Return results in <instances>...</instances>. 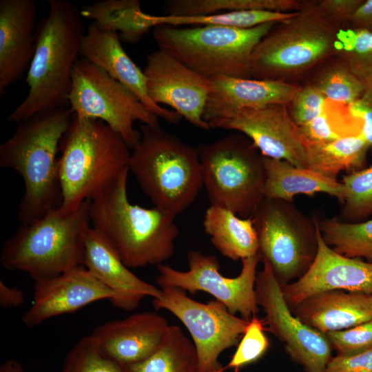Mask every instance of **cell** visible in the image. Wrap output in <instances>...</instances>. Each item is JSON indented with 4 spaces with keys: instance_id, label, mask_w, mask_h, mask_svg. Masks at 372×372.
<instances>
[{
    "instance_id": "cell-1",
    "label": "cell",
    "mask_w": 372,
    "mask_h": 372,
    "mask_svg": "<svg viewBox=\"0 0 372 372\" xmlns=\"http://www.w3.org/2000/svg\"><path fill=\"white\" fill-rule=\"evenodd\" d=\"M72 114L65 106L37 113L19 123L0 145V167L17 172L24 183L17 213L20 225L41 218L62 204L57 154Z\"/></svg>"
},
{
    "instance_id": "cell-2",
    "label": "cell",
    "mask_w": 372,
    "mask_h": 372,
    "mask_svg": "<svg viewBox=\"0 0 372 372\" xmlns=\"http://www.w3.org/2000/svg\"><path fill=\"white\" fill-rule=\"evenodd\" d=\"M129 167L90 200L91 227L128 268L159 265L174 253L178 236L176 216L154 206L132 204L127 196Z\"/></svg>"
},
{
    "instance_id": "cell-3",
    "label": "cell",
    "mask_w": 372,
    "mask_h": 372,
    "mask_svg": "<svg viewBox=\"0 0 372 372\" xmlns=\"http://www.w3.org/2000/svg\"><path fill=\"white\" fill-rule=\"evenodd\" d=\"M48 15L38 24L36 49L25 81V98L7 118L20 123L68 103L73 67L81 56L85 31L81 8L68 0H49Z\"/></svg>"
},
{
    "instance_id": "cell-4",
    "label": "cell",
    "mask_w": 372,
    "mask_h": 372,
    "mask_svg": "<svg viewBox=\"0 0 372 372\" xmlns=\"http://www.w3.org/2000/svg\"><path fill=\"white\" fill-rule=\"evenodd\" d=\"M130 150L103 121L73 114L60 143L61 209L73 210L98 195L129 167Z\"/></svg>"
},
{
    "instance_id": "cell-5",
    "label": "cell",
    "mask_w": 372,
    "mask_h": 372,
    "mask_svg": "<svg viewBox=\"0 0 372 372\" xmlns=\"http://www.w3.org/2000/svg\"><path fill=\"white\" fill-rule=\"evenodd\" d=\"M90 206L87 200L73 210L59 207L20 225L3 245L2 267L25 272L35 282L83 265L85 239L91 227Z\"/></svg>"
},
{
    "instance_id": "cell-6",
    "label": "cell",
    "mask_w": 372,
    "mask_h": 372,
    "mask_svg": "<svg viewBox=\"0 0 372 372\" xmlns=\"http://www.w3.org/2000/svg\"><path fill=\"white\" fill-rule=\"evenodd\" d=\"M140 132L129 170L154 206L176 216L193 203L203 186L198 149L159 124H142Z\"/></svg>"
},
{
    "instance_id": "cell-7",
    "label": "cell",
    "mask_w": 372,
    "mask_h": 372,
    "mask_svg": "<svg viewBox=\"0 0 372 372\" xmlns=\"http://www.w3.org/2000/svg\"><path fill=\"white\" fill-rule=\"evenodd\" d=\"M276 23L247 29L160 25L153 28V37L159 49L209 79L218 75L251 79L252 52Z\"/></svg>"
},
{
    "instance_id": "cell-8",
    "label": "cell",
    "mask_w": 372,
    "mask_h": 372,
    "mask_svg": "<svg viewBox=\"0 0 372 372\" xmlns=\"http://www.w3.org/2000/svg\"><path fill=\"white\" fill-rule=\"evenodd\" d=\"M340 28L313 3H302L291 19L276 23L251 56V79L286 81L335 53Z\"/></svg>"
},
{
    "instance_id": "cell-9",
    "label": "cell",
    "mask_w": 372,
    "mask_h": 372,
    "mask_svg": "<svg viewBox=\"0 0 372 372\" xmlns=\"http://www.w3.org/2000/svg\"><path fill=\"white\" fill-rule=\"evenodd\" d=\"M203 184L211 205L251 217L264 198V156L245 135H227L197 147Z\"/></svg>"
},
{
    "instance_id": "cell-10",
    "label": "cell",
    "mask_w": 372,
    "mask_h": 372,
    "mask_svg": "<svg viewBox=\"0 0 372 372\" xmlns=\"http://www.w3.org/2000/svg\"><path fill=\"white\" fill-rule=\"evenodd\" d=\"M261 261L270 266L281 286L299 279L318 251V218H310L293 202L265 198L251 216Z\"/></svg>"
},
{
    "instance_id": "cell-11",
    "label": "cell",
    "mask_w": 372,
    "mask_h": 372,
    "mask_svg": "<svg viewBox=\"0 0 372 372\" xmlns=\"http://www.w3.org/2000/svg\"><path fill=\"white\" fill-rule=\"evenodd\" d=\"M68 103L72 114L103 121L118 132L132 150L141 138L135 121L156 125L158 117L150 112L126 87L85 58L72 72Z\"/></svg>"
},
{
    "instance_id": "cell-12",
    "label": "cell",
    "mask_w": 372,
    "mask_h": 372,
    "mask_svg": "<svg viewBox=\"0 0 372 372\" xmlns=\"http://www.w3.org/2000/svg\"><path fill=\"white\" fill-rule=\"evenodd\" d=\"M160 289L161 296L153 299V305L171 312L187 328L196 350L198 372H224L220 355L238 344L249 320L230 313L216 300L203 303L180 289Z\"/></svg>"
},
{
    "instance_id": "cell-13",
    "label": "cell",
    "mask_w": 372,
    "mask_h": 372,
    "mask_svg": "<svg viewBox=\"0 0 372 372\" xmlns=\"http://www.w3.org/2000/svg\"><path fill=\"white\" fill-rule=\"evenodd\" d=\"M189 269L178 271L167 265L157 266L156 278L161 288L172 287L191 293L204 291L223 303L233 315L239 313L249 320L259 311L255 291L257 267L261 261L260 252L242 260V269L235 278H227L220 272L216 256L204 255L196 250L187 253Z\"/></svg>"
},
{
    "instance_id": "cell-14",
    "label": "cell",
    "mask_w": 372,
    "mask_h": 372,
    "mask_svg": "<svg viewBox=\"0 0 372 372\" xmlns=\"http://www.w3.org/2000/svg\"><path fill=\"white\" fill-rule=\"evenodd\" d=\"M262 262L255 291L257 303L265 313L266 330L283 343L287 355L304 372H324L333 358L331 342L324 333L305 324L292 313L270 266Z\"/></svg>"
},
{
    "instance_id": "cell-15",
    "label": "cell",
    "mask_w": 372,
    "mask_h": 372,
    "mask_svg": "<svg viewBox=\"0 0 372 372\" xmlns=\"http://www.w3.org/2000/svg\"><path fill=\"white\" fill-rule=\"evenodd\" d=\"M143 72L155 104L169 105L196 127L211 128L203 117L212 88L210 79L159 48L147 56Z\"/></svg>"
},
{
    "instance_id": "cell-16",
    "label": "cell",
    "mask_w": 372,
    "mask_h": 372,
    "mask_svg": "<svg viewBox=\"0 0 372 372\" xmlns=\"http://www.w3.org/2000/svg\"><path fill=\"white\" fill-rule=\"evenodd\" d=\"M209 126L236 130L245 135L265 157L307 168L305 138L286 105L240 110L211 123Z\"/></svg>"
},
{
    "instance_id": "cell-17",
    "label": "cell",
    "mask_w": 372,
    "mask_h": 372,
    "mask_svg": "<svg viewBox=\"0 0 372 372\" xmlns=\"http://www.w3.org/2000/svg\"><path fill=\"white\" fill-rule=\"evenodd\" d=\"M281 287L289 308L328 291L372 294V262L335 251L323 240L318 223V251L313 262L301 278Z\"/></svg>"
},
{
    "instance_id": "cell-18",
    "label": "cell",
    "mask_w": 372,
    "mask_h": 372,
    "mask_svg": "<svg viewBox=\"0 0 372 372\" xmlns=\"http://www.w3.org/2000/svg\"><path fill=\"white\" fill-rule=\"evenodd\" d=\"M114 293L83 265L56 276L34 282L31 306L21 320L36 327L56 316L70 313L101 300H111Z\"/></svg>"
},
{
    "instance_id": "cell-19",
    "label": "cell",
    "mask_w": 372,
    "mask_h": 372,
    "mask_svg": "<svg viewBox=\"0 0 372 372\" xmlns=\"http://www.w3.org/2000/svg\"><path fill=\"white\" fill-rule=\"evenodd\" d=\"M34 0L0 1V94L27 74L37 39Z\"/></svg>"
},
{
    "instance_id": "cell-20",
    "label": "cell",
    "mask_w": 372,
    "mask_h": 372,
    "mask_svg": "<svg viewBox=\"0 0 372 372\" xmlns=\"http://www.w3.org/2000/svg\"><path fill=\"white\" fill-rule=\"evenodd\" d=\"M81 57L102 68L126 87L158 118L172 124L178 123L182 118L175 111L162 107L151 100L145 75L123 48L118 33L102 29L92 21L83 39Z\"/></svg>"
},
{
    "instance_id": "cell-21",
    "label": "cell",
    "mask_w": 372,
    "mask_h": 372,
    "mask_svg": "<svg viewBox=\"0 0 372 372\" xmlns=\"http://www.w3.org/2000/svg\"><path fill=\"white\" fill-rule=\"evenodd\" d=\"M169 325L161 315L144 311L103 323L92 335L105 355L127 366L149 357L161 345Z\"/></svg>"
},
{
    "instance_id": "cell-22",
    "label": "cell",
    "mask_w": 372,
    "mask_h": 372,
    "mask_svg": "<svg viewBox=\"0 0 372 372\" xmlns=\"http://www.w3.org/2000/svg\"><path fill=\"white\" fill-rule=\"evenodd\" d=\"M209 79L212 88L203 116L209 125L243 109L260 108L270 105H289L300 88L281 81L223 75Z\"/></svg>"
},
{
    "instance_id": "cell-23",
    "label": "cell",
    "mask_w": 372,
    "mask_h": 372,
    "mask_svg": "<svg viewBox=\"0 0 372 372\" xmlns=\"http://www.w3.org/2000/svg\"><path fill=\"white\" fill-rule=\"evenodd\" d=\"M83 265L114 293L110 302L117 309L132 311L145 297L161 296V289L133 273L92 227L85 239Z\"/></svg>"
},
{
    "instance_id": "cell-24",
    "label": "cell",
    "mask_w": 372,
    "mask_h": 372,
    "mask_svg": "<svg viewBox=\"0 0 372 372\" xmlns=\"http://www.w3.org/2000/svg\"><path fill=\"white\" fill-rule=\"evenodd\" d=\"M290 309L303 323L326 334L372 320V294L328 291Z\"/></svg>"
},
{
    "instance_id": "cell-25",
    "label": "cell",
    "mask_w": 372,
    "mask_h": 372,
    "mask_svg": "<svg viewBox=\"0 0 372 372\" xmlns=\"http://www.w3.org/2000/svg\"><path fill=\"white\" fill-rule=\"evenodd\" d=\"M266 180L264 197L293 202L298 194L313 196L323 193L343 203V183L324 176L310 169L296 167L290 163L264 156Z\"/></svg>"
},
{
    "instance_id": "cell-26",
    "label": "cell",
    "mask_w": 372,
    "mask_h": 372,
    "mask_svg": "<svg viewBox=\"0 0 372 372\" xmlns=\"http://www.w3.org/2000/svg\"><path fill=\"white\" fill-rule=\"evenodd\" d=\"M203 226L211 244L225 257L242 260L259 253L258 234L251 217L241 218L211 205L206 209Z\"/></svg>"
},
{
    "instance_id": "cell-27",
    "label": "cell",
    "mask_w": 372,
    "mask_h": 372,
    "mask_svg": "<svg viewBox=\"0 0 372 372\" xmlns=\"http://www.w3.org/2000/svg\"><path fill=\"white\" fill-rule=\"evenodd\" d=\"M306 144L307 168L335 180L342 172L362 169L370 147L361 133L327 142L306 141Z\"/></svg>"
},
{
    "instance_id": "cell-28",
    "label": "cell",
    "mask_w": 372,
    "mask_h": 372,
    "mask_svg": "<svg viewBox=\"0 0 372 372\" xmlns=\"http://www.w3.org/2000/svg\"><path fill=\"white\" fill-rule=\"evenodd\" d=\"M83 17L93 20L99 27L119 34L130 43L138 42L153 28L149 14L141 10L138 0H103L81 9Z\"/></svg>"
},
{
    "instance_id": "cell-29",
    "label": "cell",
    "mask_w": 372,
    "mask_h": 372,
    "mask_svg": "<svg viewBox=\"0 0 372 372\" xmlns=\"http://www.w3.org/2000/svg\"><path fill=\"white\" fill-rule=\"evenodd\" d=\"M125 366L127 372H198L195 346L176 325H169L161 345L149 357Z\"/></svg>"
},
{
    "instance_id": "cell-30",
    "label": "cell",
    "mask_w": 372,
    "mask_h": 372,
    "mask_svg": "<svg viewBox=\"0 0 372 372\" xmlns=\"http://www.w3.org/2000/svg\"><path fill=\"white\" fill-rule=\"evenodd\" d=\"M296 13V12L240 10L194 16L149 14V20L153 28L160 25H168L174 27L220 26L247 29L266 23L282 22L293 17Z\"/></svg>"
},
{
    "instance_id": "cell-31",
    "label": "cell",
    "mask_w": 372,
    "mask_h": 372,
    "mask_svg": "<svg viewBox=\"0 0 372 372\" xmlns=\"http://www.w3.org/2000/svg\"><path fill=\"white\" fill-rule=\"evenodd\" d=\"M302 5L297 0H168L163 9L167 15L194 16L240 10L293 12Z\"/></svg>"
},
{
    "instance_id": "cell-32",
    "label": "cell",
    "mask_w": 372,
    "mask_h": 372,
    "mask_svg": "<svg viewBox=\"0 0 372 372\" xmlns=\"http://www.w3.org/2000/svg\"><path fill=\"white\" fill-rule=\"evenodd\" d=\"M324 242L337 253L353 258L372 260V219L345 223L337 218L319 220Z\"/></svg>"
},
{
    "instance_id": "cell-33",
    "label": "cell",
    "mask_w": 372,
    "mask_h": 372,
    "mask_svg": "<svg viewBox=\"0 0 372 372\" xmlns=\"http://www.w3.org/2000/svg\"><path fill=\"white\" fill-rule=\"evenodd\" d=\"M335 54L367 86L372 82V31L364 28L339 30Z\"/></svg>"
},
{
    "instance_id": "cell-34",
    "label": "cell",
    "mask_w": 372,
    "mask_h": 372,
    "mask_svg": "<svg viewBox=\"0 0 372 372\" xmlns=\"http://www.w3.org/2000/svg\"><path fill=\"white\" fill-rule=\"evenodd\" d=\"M345 197L337 218L345 223H357L372 214V165L342 177Z\"/></svg>"
},
{
    "instance_id": "cell-35",
    "label": "cell",
    "mask_w": 372,
    "mask_h": 372,
    "mask_svg": "<svg viewBox=\"0 0 372 372\" xmlns=\"http://www.w3.org/2000/svg\"><path fill=\"white\" fill-rule=\"evenodd\" d=\"M314 85L327 101L347 107L360 99L366 89V85L343 62L324 70Z\"/></svg>"
},
{
    "instance_id": "cell-36",
    "label": "cell",
    "mask_w": 372,
    "mask_h": 372,
    "mask_svg": "<svg viewBox=\"0 0 372 372\" xmlns=\"http://www.w3.org/2000/svg\"><path fill=\"white\" fill-rule=\"evenodd\" d=\"M299 127L307 142L322 143L360 134L362 123L350 114L348 108L345 111L325 108L320 115Z\"/></svg>"
},
{
    "instance_id": "cell-37",
    "label": "cell",
    "mask_w": 372,
    "mask_h": 372,
    "mask_svg": "<svg viewBox=\"0 0 372 372\" xmlns=\"http://www.w3.org/2000/svg\"><path fill=\"white\" fill-rule=\"evenodd\" d=\"M62 372H127L125 366L105 355L93 337L81 338L67 354Z\"/></svg>"
},
{
    "instance_id": "cell-38",
    "label": "cell",
    "mask_w": 372,
    "mask_h": 372,
    "mask_svg": "<svg viewBox=\"0 0 372 372\" xmlns=\"http://www.w3.org/2000/svg\"><path fill=\"white\" fill-rule=\"evenodd\" d=\"M264 319L254 316L243 333L237 349L225 369H238L256 362L269 348V341L265 334Z\"/></svg>"
},
{
    "instance_id": "cell-39",
    "label": "cell",
    "mask_w": 372,
    "mask_h": 372,
    "mask_svg": "<svg viewBox=\"0 0 372 372\" xmlns=\"http://www.w3.org/2000/svg\"><path fill=\"white\" fill-rule=\"evenodd\" d=\"M337 355L350 356L372 348V320L325 334Z\"/></svg>"
},
{
    "instance_id": "cell-40",
    "label": "cell",
    "mask_w": 372,
    "mask_h": 372,
    "mask_svg": "<svg viewBox=\"0 0 372 372\" xmlns=\"http://www.w3.org/2000/svg\"><path fill=\"white\" fill-rule=\"evenodd\" d=\"M327 100L319 90L310 85L300 87L289 106L294 122L302 125L320 115L326 108Z\"/></svg>"
},
{
    "instance_id": "cell-41",
    "label": "cell",
    "mask_w": 372,
    "mask_h": 372,
    "mask_svg": "<svg viewBox=\"0 0 372 372\" xmlns=\"http://www.w3.org/2000/svg\"><path fill=\"white\" fill-rule=\"evenodd\" d=\"M362 0H322L313 3L316 8L324 17L339 25L349 21Z\"/></svg>"
},
{
    "instance_id": "cell-42",
    "label": "cell",
    "mask_w": 372,
    "mask_h": 372,
    "mask_svg": "<svg viewBox=\"0 0 372 372\" xmlns=\"http://www.w3.org/2000/svg\"><path fill=\"white\" fill-rule=\"evenodd\" d=\"M324 372H372V348L362 353L332 358Z\"/></svg>"
},
{
    "instance_id": "cell-43",
    "label": "cell",
    "mask_w": 372,
    "mask_h": 372,
    "mask_svg": "<svg viewBox=\"0 0 372 372\" xmlns=\"http://www.w3.org/2000/svg\"><path fill=\"white\" fill-rule=\"evenodd\" d=\"M347 108L353 117L361 121V134L369 147H372V105L360 99Z\"/></svg>"
},
{
    "instance_id": "cell-44",
    "label": "cell",
    "mask_w": 372,
    "mask_h": 372,
    "mask_svg": "<svg viewBox=\"0 0 372 372\" xmlns=\"http://www.w3.org/2000/svg\"><path fill=\"white\" fill-rule=\"evenodd\" d=\"M24 302L25 296L21 289L10 287L3 280L0 281V304L3 308L17 307Z\"/></svg>"
},
{
    "instance_id": "cell-45",
    "label": "cell",
    "mask_w": 372,
    "mask_h": 372,
    "mask_svg": "<svg viewBox=\"0 0 372 372\" xmlns=\"http://www.w3.org/2000/svg\"><path fill=\"white\" fill-rule=\"evenodd\" d=\"M355 28L372 31V0L363 1L349 21Z\"/></svg>"
},
{
    "instance_id": "cell-46",
    "label": "cell",
    "mask_w": 372,
    "mask_h": 372,
    "mask_svg": "<svg viewBox=\"0 0 372 372\" xmlns=\"http://www.w3.org/2000/svg\"><path fill=\"white\" fill-rule=\"evenodd\" d=\"M0 372H25L21 364L13 360H8L0 366Z\"/></svg>"
},
{
    "instance_id": "cell-47",
    "label": "cell",
    "mask_w": 372,
    "mask_h": 372,
    "mask_svg": "<svg viewBox=\"0 0 372 372\" xmlns=\"http://www.w3.org/2000/svg\"><path fill=\"white\" fill-rule=\"evenodd\" d=\"M361 99L372 105V82L367 86Z\"/></svg>"
}]
</instances>
